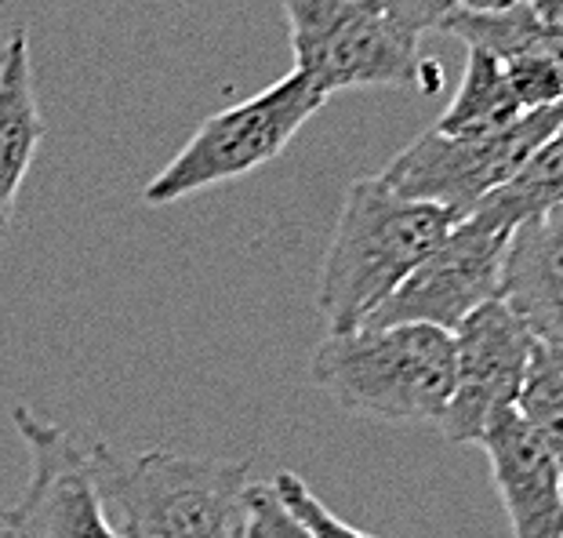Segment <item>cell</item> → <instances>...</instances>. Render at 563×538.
<instances>
[{
    "mask_svg": "<svg viewBox=\"0 0 563 538\" xmlns=\"http://www.w3.org/2000/svg\"><path fill=\"white\" fill-rule=\"evenodd\" d=\"M407 33L426 37V33H443V26L459 15V0H378Z\"/></svg>",
    "mask_w": 563,
    "mask_h": 538,
    "instance_id": "17",
    "label": "cell"
},
{
    "mask_svg": "<svg viewBox=\"0 0 563 538\" xmlns=\"http://www.w3.org/2000/svg\"><path fill=\"white\" fill-rule=\"evenodd\" d=\"M481 448L512 538H563V462L556 451L517 411L501 415Z\"/></svg>",
    "mask_w": 563,
    "mask_h": 538,
    "instance_id": "10",
    "label": "cell"
},
{
    "mask_svg": "<svg viewBox=\"0 0 563 538\" xmlns=\"http://www.w3.org/2000/svg\"><path fill=\"white\" fill-rule=\"evenodd\" d=\"M26 440L33 473L15 509L0 513V538H121L95 476L91 444L15 404L11 411Z\"/></svg>",
    "mask_w": 563,
    "mask_h": 538,
    "instance_id": "7",
    "label": "cell"
},
{
    "mask_svg": "<svg viewBox=\"0 0 563 538\" xmlns=\"http://www.w3.org/2000/svg\"><path fill=\"white\" fill-rule=\"evenodd\" d=\"M454 222V211L404 197L382 175L353 178L320 266L317 309L328 334L367 325Z\"/></svg>",
    "mask_w": 563,
    "mask_h": 538,
    "instance_id": "1",
    "label": "cell"
},
{
    "mask_svg": "<svg viewBox=\"0 0 563 538\" xmlns=\"http://www.w3.org/2000/svg\"><path fill=\"white\" fill-rule=\"evenodd\" d=\"M556 205H563V124L531 153V161L506 186L487 194L470 215L501 226V230H517L520 222Z\"/></svg>",
    "mask_w": 563,
    "mask_h": 538,
    "instance_id": "14",
    "label": "cell"
},
{
    "mask_svg": "<svg viewBox=\"0 0 563 538\" xmlns=\"http://www.w3.org/2000/svg\"><path fill=\"white\" fill-rule=\"evenodd\" d=\"M309 372L353 415L437 426L454 386V334L433 325H361L328 334Z\"/></svg>",
    "mask_w": 563,
    "mask_h": 538,
    "instance_id": "3",
    "label": "cell"
},
{
    "mask_svg": "<svg viewBox=\"0 0 563 538\" xmlns=\"http://www.w3.org/2000/svg\"><path fill=\"white\" fill-rule=\"evenodd\" d=\"M520 117L523 106L512 95L501 63L490 52H484V47H470L462 88L433 128L451 139H476L509 128Z\"/></svg>",
    "mask_w": 563,
    "mask_h": 538,
    "instance_id": "13",
    "label": "cell"
},
{
    "mask_svg": "<svg viewBox=\"0 0 563 538\" xmlns=\"http://www.w3.org/2000/svg\"><path fill=\"white\" fill-rule=\"evenodd\" d=\"M527 4H531L538 22L563 41V0H527Z\"/></svg>",
    "mask_w": 563,
    "mask_h": 538,
    "instance_id": "18",
    "label": "cell"
},
{
    "mask_svg": "<svg viewBox=\"0 0 563 538\" xmlns=\"http://www.w3.org/2000/svg\"><path fill=\"white\" fill-rule=\"evenodd\" d=\"M269 484H273V492H277V498L284 502V506L291 509L309 531H313V538H375L361 528H353V524H345L342 517H334V513L323 506L313 492H309V484L298 473L280 470Z\"/></svg>",
    "mask_w": 563,
    "mask_h": 538,
    "instance_id": "16",
    "label": "cell"
},
{
    "mask_svg": "<svg viewBox=\"0 0 563 538\" xmlns=\"http://www.w3.org/2000/svg\"><path fill=\"white\" fill-rule=\"evenodd\" d=\"M509 237L512 230L465 215L407 273V281L375 309L367 325H433L454 334L473 309L501 298Z\"/></svg>",
    "mask_w": 563,
    "mask_h": 538,
    "instance_id": "8",
    "label": "cell"
},
{
    "mask_svg": "<svg viewBox=\"0 0 563 538\" xmlns=\"http://www.w3.org/2000/svg\"><path fill=\"white\" fill-rule=\"evenodd\" d=\"M512 4H520V0H459V8L473 11V15H484V11H506Z\"/></svg>",
    "mask_w": 563,
    "mask_h": 538,
    "instance_id": "19",
    "label": "cell"
},
{
    "mask_svg": "<svg viewBox=\"0 0 563 538\" xmlns=\"http://www.w3.org/2000/svg\"><path fill=\"white\" fill-rule=\"evenodd\" d=\"M295 69L328 95L350 88L437 91L443 74L378 0H284Z\"/></svg>",
    "mask_w": 563,
    "mask_h": 538,
    "instance_id": "4",
    "label": "cell"
},
{
    "mask_svg": "<svg viewBox=\"0 0 563 538\" xmlns=\"http://www.w3.org/2000/svg\"><path fill=\"white\" fill-rule=\"evenodd\" d=\"M44 117L37 102L26 30H15L0 47V241L15 222L19 189L26 183L44 142Z\"/></svg>",
    "mask_w": 563,
    "mask_h": 538,
    "instance_id": "12",
    "label": "cell"
},
{
    "mask_svg": "<svg viewBox=\"0 0 563 538\" xmlns=\"http://www.w3.org/2000/svg\"><path fill=\"white\" fill-rule=\"evenodd\" d=\"M501 298L538 339L563 342V205L512 230Z\"/></svg>",
    "mask_w": 563,
    "mask_h": 538,
    "instance_id": "11",
    "label": "cell"
},
{
    "mask_svg": "<svg viewBox=\"0 0 563 538\" xmlns=\"http://www.w3.org/2000/svg\"><path fill=\"white\" fill-rule=\"evenodd\" d=\"M517 415L563 462V342H534L517 397Z\"/></svg>",
    "mask_w": 563,
    "mask_h": 538,
    "instance_id": "15",
    "label": "cell"
},
{
    "mask_svg": "<svg viewBox=\"0 0 563 538\" xmlns=\"http://www.w3.org/2000/svg\"><path fill=\"white\" fill-rule=\"evenodd\" d=\"M538 334L506 298H490L454 328V386L440 415L451 444H481L501 415L517 411Z\"/></svg>",
    "mask_w": 563,
    "mask_h": 538,
    "instance_id": "9",
    "label": "cell"
},
{
    "mask_svg": "<svg viewBox=\"0 0 563 538\" xmlns=\"http://www.w3.org/2000/svg\"><path fill=\"white\" fill-rule=\"evenodd\" d=\"M560 124L563 102L531 110L509 128L476 139H451L429 128L411 146H404L378 175L397 194L429 200V205H440L465 219L487 194L506 186Z\"/></svg>",
    "mask_w": 563,
    "mask_h": 538,
    "instance_id": "6",
    "label": "cell"
},
{
    "mask_svg": "<svg viewBox=\"0 0 563 538\" xmlns=\"http://www.w3.org/2000/svg\"><path fill=\"white\" fill-rule=\"evenodd\" d=\"M95 476L121 538H247L251 459H194L91 444Z\"/></svg>",
    "mask_w": 563,
    "mask_h": 538,
    "instance_id": "2",
    "label": "cell"
},
{
    "mask_svg": "<svg viewBox=\"0 0 563 538\" xmlns=\"http://www.w3.org/2000/svg\"><path fill=\"white\" fill-rule=\"evenodd\" d=\"M323 102L328 95L302 69H291L266 91L208 117L194 131V139L175 153L172 164L146 186L142 200L164 208L258 172L262 164L277 161L291 146V139L306 128L309 117L320 113Z\"/></svg>",
    "mask_w": 563,
    "mask_h": 538,
    "instance_id": "5",
    "label": "cell"
}]
</instances>
